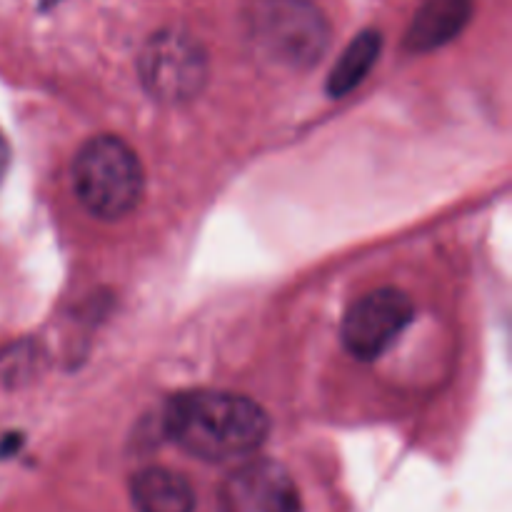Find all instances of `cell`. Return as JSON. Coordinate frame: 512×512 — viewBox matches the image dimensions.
<instances>
[{"label":"cell","mask_w":512,"mask_h":512,"mask_svg":"<svg viewBox=\"0 0 512 512\" xmlns=\"http://www.w3.org/2000/svg\"><path fill=\"white\" fill-rule=\"evenodd\" d=\"M380 50H383V38H380L378 30L368 28L355 35L328 75L325 90H328L330 98H345L355 88H360V83L368 78L373 65L378 63Z\"/></svg>","instance_id":"9c48e42d"},{"label":"cell","mask_w":512,"mask_h":512,"mask_svg":"<svg viewBox=\"0 0 512 512\" xmlns=\"http://www.w3.org/2000/svg\"><path fill=\"white\" fill-rule=\"evenodd\" d=\"M73 188L90 215L120 220L133 213L143 200V163L125 140L98 135L75 155Z\"/></svg>","instance_id":"7a4b0ae2"},{"label":"cell","mask_w":512,"mask_h":512,"mask_svg":"<svg viewBox=\"0 0 512 512\" xmlns=\"http://www.w3.org/2000/svg\"><path fill=\"white\" fill-rule=\"evenodd\" d=\"M140 80L150 98L185 103L208 80V55L198 38L183 30H160L140 53Z\"/></svg>","instance_id":"277c9868"},{"label":"cell","mask_w":512,"mask_h":512,"mask_svg":"<svg viewBox=\"0 0 512 512\" xmlns=\"http://www.w3.org/2000/svg\"><path fill=\"white\" fill-rule=\"evenodd\" d=\"M413 313V300L398 288H378L363 295L345 313V350L358 360H378L408 328Z\"/></svg>","instance_id":"5b68a950"},{"label":"cell","mask_w":512,"mask_h":512,"mask_svg":"<svg viewBox=\"0 0 512 512\" xmlns=\"http://www.w3.org/2000/svg\"><path fill=\"white\" fill-rule=\"evenodd\" d=\"M130 500L138 512H195L193 485L170 468H145L130 480Z\"/></svg>","instance_id":"ba28073f"},{"label":"cell","mask_w":512,"mask_h":512,"mask_svg":"<svg viewBox=\"0 0 512 512\" xmlns=\"http://www.w3.org/2000/svg\"><path fill=\"white\" fill-rule=\"evenodd\" d=\"M165 430L178 448L208 463L248 458L265 443L268 413L255 400L225 390H190L170 400Z\"/></svg>","instance_id":"6da1fadb"},{"label":"cell","mask_w":512,"mask_h":512,"mask_svg":"<svg viewBox=\"0 0 512 512\" xmlns=\"http://www.w3.org/2000/svg\"><path fill=\"white\" fill-rule=\"evenodd\" d=\"M248 25L255 53L290 70L318 63L330 40L328 20L313 0H258Z\"/></svg>","instance_id":"3957f363"},{"label":"cell","mask_w":512,"mask_h":512,"mask_svg":"<svg viewBox=\"0 0 512 512\" xmlns=\"http://www.w3.org/2000/svg\"><path fill=\"white\" fill-rule=\"evenodd\" d=\"M220 512H303V500L283 465L250 460L223 483Z\"/></svg>","instance_id":"8992f818"},{"label":"cell","mask_w":512,"mask_h":512,"mask_svg":"<svg viewBox=\"0 0 512 512\" xmlns=\"http://www.w3.org/2000/svg\"><path fill=\"white\" fill-rule=\"evenodd\" d=\"M8 163H10V148H8V140H5V135L0 133V183H3L5 173H8Z\"/></svg>","instance_id":"30bf717a"},{"label":"cell","mask_w":512,"mask_h":512,"mask_svg":"<svg viewBox=\"0 0 512 512\" xmlns=\"http://www.w3.org/2000/svg\"><path fill=\"white\" fill-rule=\"evenodd\" d=\"M60 0H40V8H53V5H58Z\"/></svg>","instance_id":"8fae6325"},{"label":"cell","mask_w":512,"mask_h":512,"mask_svg":"<svg viewBox=\"0 0 512 512\" xmlns=\"http://www.w3.org/2000/svg\"><path fill=\"white\" fill-rule=\"evenodd\" d=\"M473 18V0H423L405 33V50L430 53L458 38Z\"/></svg>","instance_id":"52a82bcc"}]
</instances>
